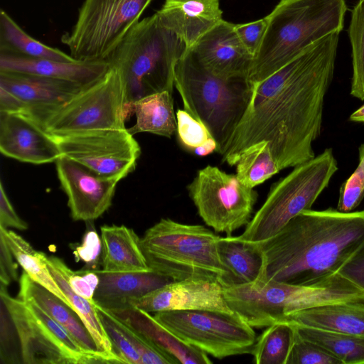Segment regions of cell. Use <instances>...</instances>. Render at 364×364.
Returning a JSON list of instances; mask_svg holds the SVG:
<instances>
[{
    "mask_svg": "<svg viewBox=\"0 0 364 364\" xmlns=\"http://www.w3.org/2000/svg\"><path fill=\"white\" fill-rule=\"evenodd\" d=\"M107 311L136 331L174 363H212L205 353L182 341L150 313L131 306Z\"/></svg>",
    "mask_w": 364,
    "mask_h": 364,
    "instance_id": "21",
    "label": "cell"
},
{
    "mask_svg": "<svg viewBox=\"0 0 364 364\" xmlns=\"http://www.w3.org/2000/svg\"><path fill=\"white\" fill-rule=\"evenodd\" d=\"M47 264L54 280L93 338L98 350L107 357L111 363H122L114 352L94 301H89L77 294L70 288L67 278L69 267L60 258L55 256H47Z\"/></svg>",
    "mask_w": 364,
    "mask_h": 364,
    "instance_id": "27",
    "label": "cell"
},
{
    "mask_svg": "<svg viewBox=\"0 0 364 364\" xmlns=\"http://www.w3.org/2000/svg\"><path fill=\"white\" fill-rule=\"evenodd\" d=\"M176 116L178 139L186 149L193 151L213 137L206 127L185 109H178Z\"/></svg>",
    "mask_w": 364,
    "mask_h": 364,
    "instance_id": "40",
    "label": "cell"
},
{
    "mask_svg": "<svg viewBox=\"0 0 364 364\" xmlns=\"http://www.w3.org/2000/svg\"><path fill=\"white\" fill-rule=\"evenodd\" d=\"M111 68L108 60L63 62L0 53V71L21 73L89 85Z\"/></svg>",
    "mask_w": 364,
    "mask_h": 364,
    "instance_id": "22",
    "label": "cell"
},
{
    "mask_svg": "<svg viewBox=\"0 0 364 364\" xmlns=\"http://www.w3.org/2000/svg\"><path fill=\"white\" fill-rule=\"evenodd\" d=\"M218 144L213 137L209 138L203 144L196 148L193 152L199 156H205L216 151Z\"/></svg>",
    "mask_w": 364,
    "mask_h": 364,
    "instance_id": "49",
    "label": "cell"
},
{
    "mask_svg": "<svg viewBox=\"0 0 364 364\" xmlns=\"http://www.w3.org/2000/svg\"><path fill=\"white\" fill-rule=\"evenodd\" d=\"M102 244V270L109 272H149L141 238L124 225L100 228Z\"/></svg>",
    "mask_w": 364,
    "mask_h": 364,
    "instance_id": "26",
    "label": "cell"
},
{
    "mask_svg": "<svg viewBox=\"0 0 364 364\" xmlns=\"http://www.w3.org/2000/svg\"><path fill=\"white\" fill-rule=\"evenodd\" d=\"M24 302L57 346L68 357L70 363H107L104 358L86 351L63 326L36 304L30 301Z\"/></svg>",
    "mask_w": 364,
    "mask_h": 364,
    "instance_id": "35",
    "label": "cell"
},
{
    "mask_svg": "<svg viewBox=\"0 0 364 364\" xmlns=\"http://www.w3.org/2000/svg\"><path fill=\"white\" fill-rule=\"evenodd\" d=\"M339 34L318 41L264 80L252 85L250 102L221 154L223 162L235 166L245 149L261 141L268 142L280 171L315 157L312 143L321 132Z\"/></svg>",
    "mask_w": 364,
    "mask_h": 364,
    "instance_id": "1",
    "label": "cell"
},
{
    "mask_svg": "<svg viewBox=\"0 0 364 364\" xmlns=\"http://www.w3.org/2000/svg\"><path fill=\"white\" fill-rule=\"evenodd\" d=\"M55 165L74 220L92 221L109 208L117 181L100 177L64 156L55 161Z\"/></svg>",
    "mask_w": 364,
    "mask_h": 364,
    "instance_id": "14",
    "label": "cell"
},
{
    "mask_svg": "<svg viewBox=\"0 0 364 364\" xmlns=\"http://www.w3.org/2000/svg\"><path fill=\"white\" fill-rule=\"evenodd\" d=\"M97 272L100 282L93 301L107 310L125 307L132 300L173 282L154 271L109 272L97 269Z\"/></svg>",
    "mask_w": 364,
    "mask_h": 364,
    "instance_id": "23",
    "label": "cell"
},
{
    "mask_svg": "<svg viewBox=\"0 0 364 364\" xmlns=\"http://www.w3.org/2000/svg\"><path fill=\"white\" fill-rule=\"evenodd\" d=\"M0 53L63 62L77 61L70 55L30 36L3 9L0 11Z\"/></svg>",
    "mask_w": 364,
    "mask_h": 364,
    "instance_id": "30",
    "label": "cell"
},
{
    "mask_svg": "<svg viewBox=\"0 0 364 364\" xmlns=\"http://www.w3.org/2000/svg\"><path fill=\"white\" fill-rule=\"evenodd\" d=\"M129 306L149 313L190 310L234 312L225 301L223 287L218 282L206 279L173 281L132 300L127 306Z\"/></svg>",
    "mask_w": 364,
    "mask_h": 364,
    "instance_id": "15",
    "label": "cell"
},
{
    "mask_svg": "<svg viewBox=\"0 0 364 364\" xmlns=\"http://www.w3.org/2000/svg\"><path fill=\"white\" fill-rule=\"evenodd\" d=\"M296 329L287 321L276 322L256 339L251 352L257 364H286Z\"/></svg>",
    "mask_w": 364,
    "mask_h": 364,
    "instance_id": "33",
    "label": "cell"
},
{
    "mask_svg": "<svg viewBox=\"0 0 364 364\" xmlns=\"http://www.w3.org/2000/svg\"><path fill=\"white\" fill-rule=\"evenodd\" d=\"M2 232L0 231V283L8 286L18 279L17 264Z\"/></svg>",
    "mask_w": 364,
    "mask_h": 364,
    "instance_id": "46",
    "label": "cell"
},
{
    "mask_svg": "<svg viewBox=\"0 0 364 364\" xmlns=\"http://www.w3.org/2000/svg\"><path fill=\"white\" fill-rule=\"evenodd\" d=\"M266 26V16L248 23H235V31L239 39L252 56L260 44Z\"/></svg>",
    "mask_w": 364,
    "mask_h": 364,
    "instance_id": "44",
    "label": "cell"
},
{
    "mask_svg": "<svg viewBox=\"0 0 364 364\" xmlns=\"http://www.w3.org/2000/svg\"><path fill=\"white\" fill-rule=\"evenodd\" d=\"M19 284L18 299L36 304L63 326L86 351L104 358L107 363H111L109 358L98 350L93 338L71 306L33 281L24 271L21 275Z\"/></svg>",
    "mask_w": 364,
    "mask_h": 364,
    "instance_id": "24",
    "label": "cell"
},
{
    "mask_svg": "<svg viewBox=\"0 0 364 364\" xmlns=\"http://www.w3.org/2000/svg\"><path fill=\"white\" fill-rule=\"evenodd\" d=\"M338 170L331 148L294 166L272 186L267 197L245 226L240 239L259 242L276 235L292 218L311 209Z\"/></svg>",
    "mask_w": 364,
    "mask_h": 364,
    "instance_id": "8",
    "label": "cell"
},
{
    "mask_svg": "<svg viewBox=\"0 0 364 364\" xmlns=\"http://www.w3.org/2000/svg\"><path fill=\"white\" fill-rule=\"evenodd\" d=\"M161 25L191 49L223 18L219 0H165L156 13Z\"/></svg>",
    "mask_w": 364,
    "mask_h": 364,
    "instance_id": "19",
    "label": "cell"
},
{
    "mask_svg": "<svg viewBox=\"0 0 364 364\" xmlns=\"http://www.w3.org/2000/svg\"><path fill=\"white\" fill-rule=\"evenodd\" d=\"M174 86L184 109L206 127L217 142L216 152L221 155L248 107L252 85L245 80L213 75L191 49H185L175 68Z\"/></svg>",
    "mask_w": 364,
    "mask_h": 364,
    "instance_id": "7",
    "label": "cell"
},
{
    "mask_svg": "<svg viewBox=\"0 0 364 364\" xmlns=\"http://www.w3.org/2000/svg\"><path fill=\"white\" fill-rule=\"evenodd\" d=\"M187 190L204 223L227 236L249 223L257 199L236 174L210 165L198 171Z\"/></svg>",
    "mask_w": 364,
    "mask_h": 364,
    "instance_id": "12",
    "label": "cell"
},
{
    "mask_svg": "<svg viewBox=\"0 0 364 364\" xmlns=\"http://www.w3.org/2000/svg\"><path fill=\"white\" fill-rule=\"evenodd\" d=\"M294 326L300 336L321 346L342 364H364V336Z\"/></svg>",
    "mask_w": 364,
    "mask_h": 364,
    "instance_id": "32",
    "label": "cell"
},
{
    "mask_svg": "<svg viewBox=\"0 0 364 364\" xmlns=\"http://www.w3.org/2000/svg\"><path fill=\"white\" fill-rule=\"evenodd\" d=\"M97 270L82 269L80 271H73L68 268L67 278L72 290L86 299L93 301L100 282Z\"/></svg>",
    "mask_w": 364,
    "mask_h": 364,
    "instance_id": "43",
    "label": "cell"
},
{
    "mask_svg": "<svg viewBox=\"0 0 364 364\" xmlns=\"http://www.w3.org/2000/svg\"><path fill=\"white\" fill-rule=\"evenodd\" d=\"M348 35L351 46L353 77L350 94L364 100V0H358L350 16Z\"/></svg>",
    "mask_w": 364,
    "mask_h": 364,
    "instance_id": "36",
    "label": "cell"
},
{
    "mask_svg": "<svg viewBox=\"0 0 364 364\" xmlns=\"http://www.w3.org/2000/svg\"><path fill=\"white\" fill-rule=\"evenodd\" d=\"M0 231L3 232L14 258L23 271L33 281L71 306L49 271L46 255L34 250L26 240L15 232L1 227Z\"/></svg>",
    "mask_w": 364,
    "mask_h": 364,
    "instance_id": "31",
    "label": "cell"
},
{
    "mask_svg": "<svg viewBox=\"0 0 364 364\" xmlns=\"http://www.w3.org/2000/svg\"><path fill=\"white\" fill-rule=\"evenodd\" d=\"M88 85L21 73L0 71V87L15 95L37 122Z\"/></svg>",
    "mask_w": 364,
    "mask_h": 364,
    "instance_id": "18",
    "label": "cell"
},
{
    "mask_svg": "<svg viewBox=\"0 0 364 364\" xmlns=\"http://www.w3.org/2000/svg\"><path fill=\"white\" fill-rule=\"evenodd\" d=\"M153 0H85L62 38L77 60H107Z\"/></svg>",
    "mask_w": 364,
    "mask_h": 364,
    "instance_id": "9",
    "label": "cell"
},
{
    "mask_svg": "<svg viewBox=\"0 0 364 364\" xmlns=\"http://www.w3.org/2000/svg\"><path fill=\"white\" fill-rule=\"evenodd\" d=\"M350 120L356 122H364V105L350 114Z\"/></svg>",
    "mask_w": 364,
    "mask_h": 364,
    "instance_id": "50",
    "label": "cell"
},
{
    "mask_svg": "<svg viewBox=\"0 0 364 364\" xmlns=\"http://www.w3.org/2000/svg\"><path fill=\"white\" fill-rule=\"evenodd\" d=\"M0 227L14 228L19 230L28 229V224L16 213L3 186L0 183Z\"/></svg>",
    "mask_w": 364,
    "mask_h": 364,
    "instance_id": "47",
    "label": "cell"
},
{
    "mask_svg": "<svg viewBox=\"0 0 364 364\" xmlns=\"http://www.w3.org/2000/svg\"><path fill=\"white\" fill-rule=\"evenodd\" d=\"M132 111L117 71L111 67L70 100L38 122L51 135L100 129H124Z\"/></svg>",
    "mask_w": 364,
    "mask_h": 364,
    "instance_id": "10",
    "label": "cell"
},
{
    "mask_svg": "<svg viewBox=\"0 0 364 364\" xmlns=\"http://www.w3.org/2000/svg\"><path fill=\"white\" fill-rule=\"evenodd\" d=\"M294 325L364 336V299L321 304L286 316Z\"/></svg>",
    "mask_w": 364,
    "mask_h": 364,
    "instance_id": "25",
    "label": "cell"
},
{
    "mask_svg": "<svg viewBox=\"0 0 364 364\" xmlns=\"http://www.w3.org/2000/svg\"><path fill=\"white\" fill-rule=\"evenodd\" d=\"M0 112L26 113L23 103L13 94L0 87Z\"/></svg>",
    "mask_w": 364,
    "mask_h": 364,
    "instance_id": "48",
    "label": "cell"
},
{
    "mask_svg": "<svg viewBox=\"0 0 364 364\" xmlns=\"http://www.w3.org/2000/svg\"><path fill=\"white\" fill-rule=\"evenodd\" d=\"M346 0H280L253 56L248 82L264 80L318 41L343 28Z\"/></svg>",
    "mask_w": 364,
    "mask_h": 364,
    "instance_id": "3",
    "label": "cell"
},
{
    "mask_svg": "<svg viewBox=\"0 0 364 364\" xmlns=\"http://www.w3.org/2000/svg\"><path fill=\"white\" fill-rule=\"evenodd\" d=\"M286 364H342V362L321 346L303 338L296 330Z\"/></svg>",
    "mask_w": 364,
    "mask_h": 364,
    "instance_id": "38",
    "label": "cell"
},
{
    "mask_svg": "<svg viewBox=\"0 0 364 364\" xmlns=\"http://www.w3.org/2000/svg\"><path fill=\"white\" fill-rule=\"evenodd\" d=\"M185 49L156 14L139 21L107 59L119 75L127 103L165 90L173 92L175 68Z\"/></svg>",
    "mask_w": 364,
    "mask_h": 364,
    "instance_id": "4",
    "label": "cell"
},
{
    "mask_svg": "<svg viewBox=\"0 0 364 364\" xmlns=\"http://www.w3.org/2000/svg\"><path fill=\"white\" fill-rule=\"evenodd\" d=\"M172 93L165 90L132 102L130 105L136 121L133 127L127 128L128 132L132 135L149 132L171 138L177 129Z\"/></svg>",
    "mask_w": 364,
    "mask_h": 364,
    "instance_id": "29",
    "label": "cell"
},
{
    "mask_svg": "<svg viewBox=\"0 0 364 364\" xmlns=\"http://www.w3.org/2000/svg\"><path fill=\"white\" fill-rule=\"evenodd\" d=\"M364 242V210H304L276 235L257 242L267 280L312 285L338 273Z\"/></svg>",
    "mask_w": 364,
    "mask_h": 364,
    "instance_id": "2",
    "label": "cell"
},
{
    "mask_svg": "<svg viewBox=\"0 0 364 364\" xmlns=\"http://www.w3.org/2000/svg\"><path fill=\"white\" fill-rule=\"evenodd\" d=\"M220 236L200 225L161 218L141 238L151 269L173 281L206 279L231 285L230 273L218 252Z\"/></svg>",
    "mask_w": 364,
    "mask_h": 364,
    "instance_id": "5",
    "label": "cell"
},
{
    "mask_svg": "<svg viewBox=\"0 0 364 364\" xmlns=\"http://www.w3.org/2000/svg\"><path fill=\"white\" fill-rule=\"evenodd\" d=\"M96 305L104 328L112 343L114 352L122 363L143 364L141 358L124 335L119 321L110 312Z\"/></svg>",
    "mask_w": 364,
    "mask_h": 364,
    "instance_id": "37",
    "label": "cell"
},
{
    "mask_svg": "<svg viewBox=\"0 0 364 364\" xmlns=\"http://www.w3.org/2000/svg\"><path fill=\"white\" fill-rule=\"evenodd\" d=\"M154 317L184 343L218 359L251 353L257 339L235 312L168 311Z\"/></svg>",
    "mask_w": 364,
    "mask_h": 364,
    "instance_id": "11",
    "label": "cell"
},
{
    "mask_svg": "<svg viewBox=\"0 0 364 364\" xmlns=\"http://www.w3.org/2000/svg\"><path fill=\"white\" fill-rule=\"evenodd\" d=\"M229 307L252 328L267 327L295 312L333 302L364 299V291L337 273L312 285H295L260 277L223 287Z\"/></svg>",
    "mask_w": 364,
    "mask_h": 364,
    "instance_id": "6",
    "label": "cell"
},
{
    "mask_svg": "<svg viewBox=\"0 0 364 364\" xmlns=\"http://www.w3.org/2000/svg\"><path fill=\"white\" fill-rule=\"evenodd\" d=\"M235 166L239 180L252 188L280 171L267 141L259 142L245 149Z\"/></svg>",
    "mask_w": 364,
    "mask_h": 364,
    "instance_id": "34",
    "label": "cell"
},
{
    "mask_svg": "<svg viewBox=\"0 0 364 364\" xmlns=\"http://www.w3.org/2000/svg\"><path fill=\"white\" fill-rule=\"evenodd\" d=\"M133 136L127 128L52 135L62 156L100 177L117 182L135 170L141 154L139 143Z\"/></svg>",
    "mask_w": 364,
    "mask_h": 364,
    "instance_id": "13",
    "label": "cell"
},
{
    "mask_svg": "<svg viewBox=\"0 0 364 364\" xmlns=\"http://www.w3.org/2000/svg\"><path fill=\"white\" fill-rule=\"evenodd\" d=\"M338 273L364 291V242L342 265Z\"/></svg>",
    "mask_w": 364,
    "mask_h": 364,
    "instance_id": "45",
    "label": "cell"
},
{
    "mask_svg": "<svg viewBox=\"0 0 364 364\" xmlns=\"http://www.w3.org/2000/svg\"><path fill=\"white\" fill-rule=\"evenodd\" d=\"M102 244L101 237L90 226L85 232L82 243L73 251L76 262L85 264L83 269L97 270L102 261Z\"/></svg>",
    "mask_w": 364,
    "mask_h": 364,
    "instance_id": "42",
    "label": "cell"
},
{
    "mask_svg": "<svg viewBox=\"0 0 364 364\" xmlns=\"http://www.w3.org/2000/svg\"><path fill=\"white\" fill-rule=\"evenodd\" d=\"M218 248L223 263L230 273L231 285L252 282L263 277L265 259L257 242L243 240L238 236L220 237Z\"/></svg>",
    "mask_w": 364,
    "mask_h": 364,
    "instance_id": "28",
    "label": "cell"
},
{
    "mask_svg": "<svg viewBox=\"0 0 364 364\" xmlns=\"http://www.w3.org/2000/svg\"><path fill=\"white\" fill-rule=\"evenodd\" d=\"M1 284L0 296L5 302L17 331L22 363L25 364H70V361L35 316L19 299L11 297Z\"/></svg>",
    "mask_w": 364,
    "mask_h": 364,
    "instance_id": "20",
    "label": "cell"
},
{
    "mask_svg": "<svg viewBox=\"0 0 364 364\" xmlns=\"http://www.w3.org/2000/svg\"><path fill=\"white\" fill-rule=\"evenodd\" d=\"M235 23L223 19L191 48L203 68L223 80L248 81L253 56L244 47Z\"/></svg>",
    "mask_w": 364,
    "mask_h": 364,
    "instance_id": "16",
    "label": "cell"
},
{
    "mask_svg": "<svg viewBox=\"0 0 364 364\" xmlns=\"http://www.w3.org/2000/svg\"><path fill=\"white\" fill-rule=\"evenodd\" d=\"M364 198V144L359 147V164L351 176L341 185L337 210L352 212Z\"/></svg>",
    "mask_w": 364,
    "mask_h": 364,
    "instance_id": "39",
    "label": "cell"
},
{
    "mask_svg": "<svg viewBox=\"0 0 364 364\" xmlns=\"http://www.w3.org/2000/svg\"><path fill=\"white\" fill-rule=\"evenodd\" d=\"M16 339L18 340L16 328L5 302L1 299L0 353L2 363H22L21 354L17 350Z\"/></svg>",
    "mask_w": 364,
    "mask_h": 364,
    "instance_id": "41",
    "label": "cell"
},
{
    "mask_svg": "<svg viewBox=\"0 0 364 364\" xmlns=\"http://www.w3.org/2000/svg\"><path fill=\"white\" fill-rule=\"evenodd\" d=\"M0 151L33 164L55 162L62 156L52 135L26 113L0 112Z\"/></svg>",
    "mask_w": 364,
    "mask_h": 364,
    "instance_id": "17",
    "label": "cell"
}]
</instances>
